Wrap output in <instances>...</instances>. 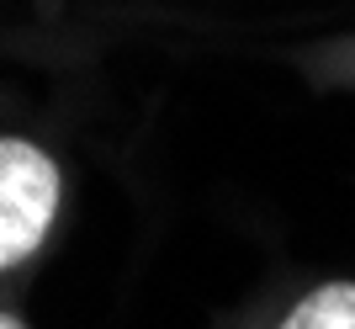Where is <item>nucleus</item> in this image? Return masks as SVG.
<instances>
[{
	"instance_id": "f257e3e1",
	"label": "nucleus",
	"mask_w": 355,
	"mask_h": 329,
	"mask_svg": "<svg viewBox=\"0 0 355 329\" xmlns=\"http://www.w3.org/2000/svg\"><path fill=\"white\" fill-rule=\"evenodd\" d=\"M59 212V164L27 138H0V271L21 266Z\"/></svg>"
},
{
	"instance_id": "f03ea898",
	"label": "nucleus",
	"mask_w": 355,
	"mask_h": 329,
	"mask_svg": "<svg viewBox=\"0 0 355 329\" xmlns=\"http://www.w3.org/2000/svg\"><path fill=\"white\" fill-rule=\"evenodd\" d=\"M282 329H355V282H329L308 292Z\"/></svg>"
},
{
	"instance_id": "7ed1b4c3",
	"label": "nucleus",
	"mask_w": 355,
	"mask_h": 329,
	"mask_svg": "<svg viewBox=\"0 0 355 329\" xmlns=\"http://www.w3.org/2000/svg\"><path fill=\"white\" fill-rule=\"evenodd\" d=\"M0 329H27L21 319H11V314H0Z\"/></svg>"
}]
</instances>
